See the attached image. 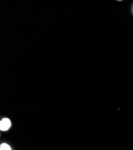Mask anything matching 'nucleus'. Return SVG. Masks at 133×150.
Masks as SVG:
<instances>
[{
  "label": "nucleus",
  "instance_id": "obj_1",
  "mask_svg": "<svg viewBox=\"0 0 133 150\" xmlns=\"http://www.w3.org/2000/svg\"><path fill=\"white\" fill-rule=\"evenodd\" d=\"M11 126L10 120L8 118H3L0 122V129L2 131H6Z\"/></svg>",
  "mask_w": 133,
  "mask_h": 150
},
{
  "label": "nucleus",
  "instance_id": "obj_2",
  "mask_svg": "<svg viewBox=\"0 0 133 150\" xmlns=\"http://www.w3.org/2000/svg\"><path fill=\"white\" fill-rule=\"evenodd\" d=\"M0 150H11V148L7 144H3L1 145Z\"/></svg>",
  "mask_w": 133,
  "mask_h": 150
},
{
  "label": "nucleus",
  "instance_id": "obj_3",
  "mask_svg": "<svg viewBox=\"0 0 133 150\" xmlns=\"http://www.w3.org/2000/svg\"><path fill=\"white\" fill-rule=\"evenodd\" d=\"M131 11H132V14L133 15V4H132V7H131Z\"/></svg>",
  "mask_w": 133,
  "mask_h": 150
}]
</instances>
